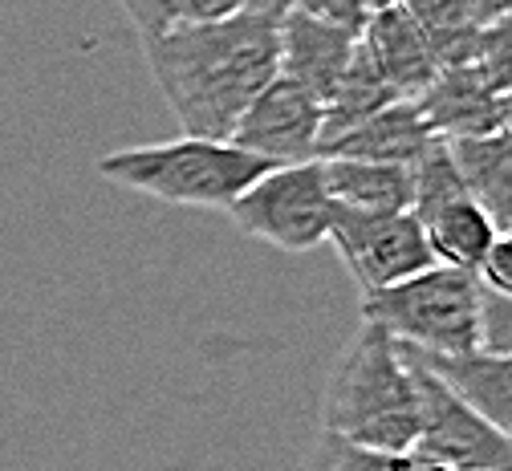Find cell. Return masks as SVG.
<instances>
[{"mask_svg":"<svg viewBox=\"0 0 512 471\" xmlns=\"http://www.w3.org/2000/svg\"><path fill=\"white\" fill-rule=\"evenodd\" d=\"M281 13L277 0H265L236 17L143 41L147 70L183 134L216 143L232 139L248 102L277 78Z\"/></svg>","mask_w":512,"mask_h":471,"instance_id":"1","label":"cell"},{"mask_svg":"<svg viewBox=\"0 0 512 471\" xmlns=\"http://www.w3.org/2000/svg\"><path fill=\"white\" fill-rule=\"evenodd\" d=\"M322 435L378 455L415 451L419 394L411 366L387 329L362 321L338 354L322 394Z\"/></svg>","mask_w":512,"mask_h":471,"instance_id":"2","label":"cell"},{"mask_svg":"<svg viewBox=\"0 0 512 471\" xmlns=\"http://www.w3.org/2000/svg\"><path fill=\"white\" fill-rule=\"evenodd\" d=\"M265 171H273V163L240 151L236 143L191 139V134L171 143L126 147L98 159V175L118 187L143 191L163 204L212 212H228Z\"/></svg>","mask_w":512,"mask_h":471,"instance_id":"3","label":"cell"},{"mask_svg":"<svg viewBox=\"0 0 512 471\" xmlns=\"http://www.w3.org/2000/svg\"><path fill=\"white\" fill-rule=\"evenodd\" d=\"M362 321L419 354L480 350V277L431 264L427 273L362 297Z\"/></svg>","mask_w":512,"mask_h":471,"instance_id":"4","label":"cell"},{"mask_svg":"<svg viewBox=\"0 0 512 471\" xmlns=\"http://www.w3.org/2000/svg\"><path fill=\"white\" fill-rule=\"evenodd\" d=\"M228 216L240 232H248L252 240H265L281 252H309L317 244H326L334 199L326 191L322 159L265 171L228 208Z\"/></svg>","mask_w":512,"mask_h":471,"instance_id":"5","label":"cell"},{"mask_svg":"<svg viewBox=\"0 0 512 471\" xmlns=\"http://www.w3.org/2000/svg\"><path fill=\"white\" fill-rule=\"evenodd\" d=\"M403 358L411 366L415 394H419V439H415L411 455L447 463L456 471H512V439H504L492 423H484L468 402L443 378H435L419 358H411L407 350H403Z\"/></svg>","mask_w":512,"mask_h":471,"instance_id":"6","label":"cell"},{"mask_svg":"<svg viewBox=\"0 0 512 471\" xmlns=\"http://www.w3.org/2000/svg\"><path fill=\"white\" fill-rule=\"evenodd\" d=\"M342 264L350 268V277L358 281L362 297L403 285L435 264L423 224L411 212H354L334 204L330 236H326Z\"/></svg>","mask_w":512,"mask_h":471,"instance_id":"7","label":"cell"},{"mask_svg":"<svg viewBox=\"0 0 512 471\" xmlns=\"http://www.w3.org/2000/svg\"><path fill=\"white\" fill-rule=\"evenodd\" d=\"M240 151L273 167L313 163L322 155V102L289 78H273L240 114L232 139Z\"/></svg>","mask_w":512,"mask_h":471,"instance_id":"8","label":"cell"},{"mask_svg":"<svg viewBox=\"0 0 512 471\" xmlns=\"http://www.w3.org/2000/svg\"><path fill=\"white\" fill-rule=\"evenodd\" d=\"M415 110L427 122V130L443 143L500 134V94L484 86L476 65L439 70L435 82L415 98Z\"/></svg>","mask_w":512,"mask_h":471,"instance_id":"9","label":"cell"},{"mask_svg":"<svg viewBox=\"0 0 512 471\" xmlns=\"http://www.w3.org/2000/svg\"><path fill=\"white\" fill-rule=\"evenodd\" d=\"M358 33L322 25L301 13H281V57H277V74L297 82L301 90H309L317 102L326 106V98L334 94L338 78L346 74V65L354 57Z\"/></svg>","mask_w":512,"mask_h":471,"instance_id":"10","label":"cell"},{"mask_svg":"<svg viewBox=\"0 0 512 471\" xmlns=\"http://www.w3.org/2000/svg\"><path fill=\"white\" fill-rule=\"evenodd\" d=\"M439 139L419 118L415 102H395L374 118L358 122L354 130L338 134L322 147L317 159H350V163H387V167H415Z\"/></svg>","mask_w":512,"mask_h":471,"instance_id":"11","label":"cell"},{"mask_svg":"<svg viewBox=\"0 0 512 471\" xmlns=\"http://www.w3.org/2000/svg\"><path fill=\"white\" fill-rule=\"evenodd\" d=\"M358 41L370 53V61L378 65V74L387 78V86L403 102H415L439 74V65H435L423 33L415 29V21L399 5L370 13V21L362 25Z\"/></svg>","mask_w":512,"mask_h":471,"instance_id":"12","label":"cell"},{"mask_svg":"<svg viewBox=\"0 0 512 471\" xmlns=\"http://www.w3.org/2000/svg\"><path fill=\"white\" fill-rule=\"evenodd\" d=\"M407 354L419 358L435 378H443L447 386H452L484 423H492L504 439H512V358H496V354H484V350H472V354H419V350H407Z\"/></svg>","mask_w":512,"mask_h":471,"instance_id":"13","label":"cell"},{"mask_svg":"<svg viewBox=\"0 0 512 471\" xmlns=\"http://www.w3.org/2000/svg\"><path fill=\"white\" fill-rule=\"evenodd\" d=\"M423 236H427V248L435 256V264L443 268H460V273H480L484 256L492 252L500 228L488 220V212L468 195H456L439 204L435 212H427L423 220Z\"/></svg>","mask_w":512,"mask_h":471,"instance_id":"14","label":"cell"},{"mask_svg":"<svg viewBox=\"0 0 512 471\" xmlns=\"http://www.w3.org/2000/svg\"><path fill=\"white\" fill-rule=\"evenodd\" d=\"M464 179L468 199L488 212V220L508 232L512 228V139L508 134H484V139L447 143Z\"/></svg>","mask_w":512,"mask_h":471,"instance_id":"15","label":"cell"},{"mask_svg":"<svg viewBox=\"0 0 512 471\" xmlns=\"http://www.w3.org/2000/svg\"><path fill=\"white\" fill-rule=\"evenodd\" d=\"M326 191L338 208L354 212H411V167L387 163H350V159H322Z\"/></svg>","mask_w":512,"mask_h":471,"instance_id":"16","label":"cell"},{"mask_svg":"<svg viewBox=\"0 0 512 471\" xmlns=\"http://www.w3.org/2000/svg\"><path fill=\"white\" fill-rule=\"evenodd\" d=\"M399 9L423 33V41H427L439 70L476 61L484 25H480V17L472 9V0H399Z\"/></svg>","mask_w":512,"mask_h":471,"instance_id":"17","label":"cell"},{"mask_svg":"<svg viewBox=\"0 0 512 471\" xmlns=\"http://www.w3.org/2000/svg\"><path fill=\"white\" fill-rule=\"evenodd\" d=\"M395 102H403V98L387 86V78L378 74V65L370 61V53H366L362 41H358V45H354V57H350V65H346V74L338 78L334 94H330L326 106H322V147L334 143L338 134L354 130L358 122L374 118L378 110L395 106Z\"/></svg>","mask_w":512,"mask_h":471,"instance_id":"18","label":"cell"},{"mask_svg":"<svg viewBox=\"0 0 512 471\" xmlns=\"http://www.w3.org/2000/svg\"><path fill=\"white\" fill-rule=\"evenodd\" d=\"M122 13L131 17L139 41L163 37L171 29H187V25H212L224 17H236L244 9H256L265 0H118Z\"/></svg>","mask_w":512,"mask_h":471,"instance_id":"19","label":"cell"},{"mask_svg":"<svg viewBox=\"0 0 512 471\" xmlns=\"http://www.w3.org/2000/svg\"><path fill=\"white\" fill-rule=\"evenodd\" d=\"M301 471H456L447 463H431L419 455H378V451H358L346 447L330 435H317V443L309 447V459Z\"/></svg>","mask_w":512,"mask_h":471,"instance_id":"20","label":"cell"},{"mask_svg":"<svg viewBox=\"0 0 512 471\" xmlns=\"http://www.w3.org/2000/svg\"><path fill=\"white\" fill-rule=\"evenodd\" d=\"M476 74L484 78V86L492 94H508L512 90V17L488 21L480 29V49H476Z\"/></svg>","mask_w":512,"mask_h":471,"instance_id":"21","label":"cell"},{"mask_svg":"<svg viewBox=\"0 0 512 471\" xmlns=\"http://www.w3.org/2000/svg\"><path fill=\"white\" fill-rule=\"evenodd\" d=\"M480 350L512 358V297L488 293L480 285Z\"/></svg>","mask_w":512,"mask_h":471,"instance_id":"22","label":"cell"},{"mask_svg":"<svg viewBox=\"0 0 512 471\" xmlns=\"http://www.w3.org/2000/svg\"><path fill=\"white\" fill-rule=\"evenodd\" d=\"M277 5L289 9V13L313 17V21H322V25L346 29V33H362V25L370 21L366 0H277Z\"/></svg>","mask_w":512,"mask_h":471,"instance_id":"23","label":"cell"},{"mask_svg":"<svg viewBox=\"0 0 512 471\" xmlns=\"http://www.w3.org/2000/svg\"><path fill=\"white\" fill-rule=\"evenodd\" d=\"M476 277H480V285H484L488 293L512 297V228L496 236V244H492V252L484 256V264H480Z\"/></svg>","mask_w":512,"mask_h":471,"instance_id":"24","label":"cell"},{"mask_svg":"<svg viewBox=\"0 0 512 471\" xmlns=\"http://www.w3.org/2000/svg\"><path fill=\"white\" fill-rule=\"evenodd\" d=\"M472 9H476V17H480V25H488V21L512 17V0H472Z\"/></svg>","mask_w":512,"mask_h":471,"instance_id":"25","label":"cell"},{"mask_svg":"<svg viewBox=\"0 0 512 471\" xmlns=\"http://www.w3.org/2000/svg\"><path fill=\"white\" fill-rule=\"evenodd\" d=\"M500 134H508V139H512V90L500 94Z\"/></svg>","mask_w":512,"mask_h":471,"instance_id":"26","label":"cell"},{"mask_svg":"<svg viewBox=\"0 0 512 471\" xmlns=\"http://www.w3.org/2000/svg\"><path fill=\"white\" fill-rule=\"evenodd\" d=\"M391 5H399V0H366V9H370V13H378V9H391Z\"/></svg>","mask_w":512,"mask_h":471,"instance_id":"27","label":"cell"}]
</instances>
